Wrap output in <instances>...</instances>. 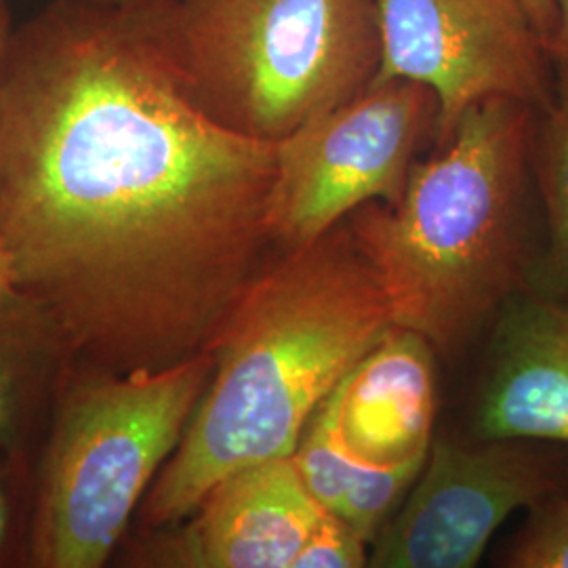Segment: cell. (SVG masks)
I'll use <instances>...</instances> for the list:
<instances>
[{"label":"cell","instance_id":"15","mask_svg":"<svg viewBox=\"0 0 568 568\" xmlns=\"http://www.w3.org/2000/svg\"><path fill=\"white\" fill-rule=\"evenodd\" d=\"M366 548L368 544L354 528L326 511L297 554L293 568L368 567Z\"/></svg>","mask_w":568,"mask_h":568},{"label":"cell","instance_id":"3","mask_svg":"<svg viewBox=\"0 0 568 568\" xmlns=\"http://www.w3.org/2000/svg\"><path fill=\"white\" fill-rule=\"evenodd\" d=\"M537 110L511 98L469 108L417 161L396 204L344 224L384 286L396 326L457 354L528 288L541 246L530 217Z\"/></svg>","mask_w":568,"mask_h":568},{"label":"cell","instance_id":"6","mask_svg":"<svg viewBox=\"0 0 568 568\" xmlns=\"http://www.w3.org/2000/svg\"><path fill=\"white\" fill-rule=\"evenodd\" d=\"M436 121L432 89L386 81L286 135L272 206L276 244L314 243L365 204L398 203Z\"/></svg>","mask_w":568,"mask_h":568},{"label":"cell","instance_id":"8","mask_svg":"<svg viewBox=\"0 0 568 568\" xmlns=\"http://www.w3.org/2000/svg\"><path fill=\"white\" fill-rule=\"evenodd\" d=\"M382 61L371 84L413 81L438 100L436 145L476 103L546 110L556 68L520 0H377Z\"/></svg>","mask_w":568,"mask_h":568},{"label":"cell","instance_id":"16","mask_svg":"<svg viewBox=\"0 0 568 568\" xmlns=\"http://www.w3.org/2000/svg\"><path fill=\"white\" fill-rule=\"evenodd\" d=\"M16 379L9 363L0 356V443L11 436L16 419Z\"/></svg>","mask_w":568,"mask_h":568},{"label":"cell","instance_id":"22","mask_svg":"<svg viewBox=\"0 0 568 568\" xmlns=\"http://www.w3.org/2000/svg\"><path fill=\"white\" fill-rule=\"evenodd\" d=\"M103 4H114V7H135V4H145V2H154V0H95Z\"/></svg>","mask_w":568,"mask_h":568},{"label":"cell","instance_id":"1","mask_svg":"<svg viewBox=\"0 0 568 568\" xmlns=\"http://www.w3.org/2000/svg\"><path fill=\"white\" fill-rule=\"evenodd\" d=\"M278 142L183 91L142 4L51 0L0 70V246L63 342L116 375L222 335L276 244Z\"/></svg>","mask_w":568,"mask_h":568},{"label":"cell","instance_id":"13","mask_svg":"<svg viewBox=\"0 0 568 568\" xmlns=\"http://www.w3.org/2000/svg\"><path fill=\"white\" fill-rule=\"evenodd\" d=\"M554 68V98L537 114L532 140V178L546 213V241L528 288L568 305V65Z\"/></svg>","mask_w":568,"mask_h":568},{"label":"cell","instance_id":"20","mask_svg":"<svg viewBox=\"0 0 568 568\" xmlns=\"http://www.w3.org/2000/svg\"><path fill=\"white\" fill-rule=\"evenodd\" d=\"M13 28H11V13H9V7H7V0H0V70H2V63L7 60V53H9V47L13 41Z\"/></svg>","mask_w":568,"mask_h":568},{"label":"cell","instance_id":"10","mask_svg":"<svg viewBox=\"0 0 568 568\" xmlns=\"http://www.w3.org/2000/svg\"><path fill=\"white\" fill-rule=\"evenodd\" d=\"M474 434L568 445V305L525 288L501 307Z\"/></svg>","mask_w":568,"mask_h":568},{"label":"cell","instance_id":"19","mask_svg":"<svg viewBox=\"0 0 568 568\" xmlns=\"http://www.w3.org/2000/svg\"><path fill=\"white\" fill-rule=\"evenodd\" d=\"M18 302V286H16V274L11 262L4 253V248L0 246V310L9 304Z\"/></svg>","mask_w":568,"mask_h":568},{"label":"cell","instance_id":"9","mask_svg":"<svg viewBox=\"0 0 568 568\" xmlns=\"http://www.w3.org/2000/svg\"><path fill=\"white\" fill-rule=\"evenodd\" d=\"M325 516L293 457H274L220 480L152 558L163 567L293 568Z\"/></svg>","mask_w":568,"mask_h":568},{"label":"cell","instance_id":"11","mask_svg":"<svg viewBox=\"0 0 568 568\" xmlns=\"http://www.w3.org/2000/svg\"><path fill=\"white\" fill-rule=\"evenodd\" d=\"M436 349L396 326L339 386V432L365 464L396 466L426 457L438 413Z\"/></svg>","mask_w":568,"mask_h":568},{"label":"cell","instance_id":"21","mask_svg":"<svg viewBox=\"0 0 568 568\" xmlns=\"http://www.w3.org/2000/svg\"><path fill=\"white\" fill-rule=\"evenodd\" d=\"M4 532H7V506H4V497L0 493V548L4 541Z\"/></svg>","mask_w":568,"mask_h":568},{"label":"cell","instance_id":"4","mask_svg":"<svg viewBox=\"0 0 568 568\" xmlns=\"http://www.w3.org/2000/svg\"><path fill=\"white\" fill-rule=\"evenodd\" d=\"M143 11L192 102L265 142L358 98L382 61L377 0H154Z\"/></svg>","mask_w":568,"mask_h":568},{"label":"cell","instance_id":"14","mask_svg":"<svg viewBox=\"0 0 568 568\" xmlns=\"http://www.w3.org/2000/svg\"><path fill=\"white\" fill-rule=\"evenodd\" d=\"M509 568H568V490L528 509L504 556Z\"/></svg>","mask_w":568,"mask_h":568},{"label":"cell","instance_id":"18","mask_svg":"<svg viewBox=\"0 0 568 568\" xmlns=\"http://www.w3.org/2000/svg\"><path fill=\"white\" fill-rule=\"evenodd\" d=\"M520 2L527 9L528 18L539 30L541 39L546 42V49H548L549 39L556 28V0H520Z\"/></svg>","mask_w":568,"mask_h":568},{"label":"cell","instance_id":"2","mask_svg":"<svg viewBox=\"0 0 568 568\" xmlns=\"http://www.w3.org/2000/svg\"><path fill=\"white\" fill-rule=\"evenodd\" d=\"M396 328L345 224L270 260L211 347L215 368L143 504L145 527L185 520L225 476L293 455L307 422Z\"/></svg>","mask_w":568,"mask_h":568},{"label":"cell","instance_id":"5","mask_svg":"<svg viewBox=\"0 0 568 568\" xmlns=\"http://www.w3.org/2000/svg\"><path fill=\"white\" fill-rule=\"evenodd\" d=\"M213 368L215 356L204 352L163 371L102 377L70 396L32 539L41 567H102L182 443Z\"/></svg>","mask_w":568,"mask_h":568},{"label":"cell","instance_id":"17","mask_svg":"<svg viewBox=\"0 0 568 568\" xmlns=\"http://www.w3.org/2000/svg\"><path fill=\"white\" fill-rule=\"evenodd\" d=\"M549 60L568 65V0H556V28L548 42Z\"/></svg>","mask_w":568,"mask_h":568},{"label":"cell","instance_id":"7","mask_svg":"<svg viewBox=\"0 0 568 568\" xmlns=\"http://www.w3.org/2000/svg\"><path fill=\"white\" fill-rule=\"evenodd\" d=\"M567 490L568 445L434 438L403 506L371 544L368 567H476L508 516Z\"/></svg>","mask_w":568,"mask_h":568},{"label":"cell","instance_id":"12","mask_svg":"<svg viewBox=\"0 0 568 568\" xmlns=\"http://www.w3.org/2000/svg\"><path fill=\"white\" fill-rule=\"evenodd\" d=\"M291 457L310 495L368 546L403 506L427 459L373 466L354 457L339 432V387L312 415Z\"/></svg>","mask_w":568,"mask_h":568}]
</instances>
